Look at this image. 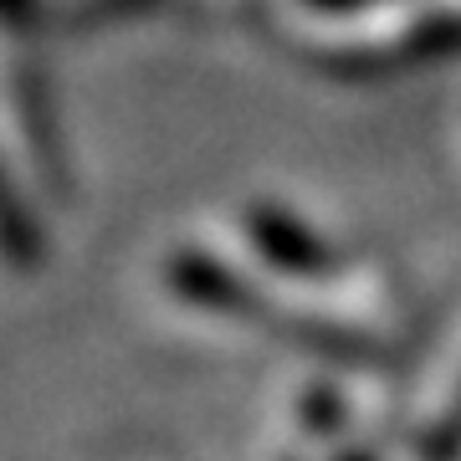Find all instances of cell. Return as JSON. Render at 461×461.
I'll use <instances>...</instances> for the list:
<instances>
[{"instance_id": "2", "label": "cell", "mask_w": 461, "mask_h": 461, "mask_svg": "<svg viewBox=\"0 0 461 461\" xmlns=\"http://www.w3.org/2000/svg\"><path fill=\"white\" fill-rule=\"evenodd\" d=\"M236 236L247 247V262L262 267L267 277L277 282L318 287V282L344 277V251L282 200H247L236 211Z\"/></svg>"}, {"instance_id": "6", "label": "cell", "mask_w": 461, "mask_h": 461, "mask_svg": "<svg viewBox=\"0 0 461 461\" xmlns=\"http://www.w3.org/2000/svg\"><path fill=\"white\" fill-rule=\"evenodd\" d=\"M297 5L313 21H354L364 11H375V5H390V0H297Z\"/></svg>"}, {"instance_id": "3", "label": "cell", "mask_w": 461, "mask_h": 461, "mask_svg": "<svg viewBox=\"0 0 461 461\" xmlns=\"http://www.w3.org/2000/svg\"><path fill=\"white\" fill-rule=\"evenodd\" d=\"M41 262H47V230L36 215V195L0 154V277L26 282L41 272Z\"/></svg>"}, {"instance_id": "5", "label": "cell", "mask_w": 461, "mask_h": 461, "mask_svg": "<svg viewBox=\"0 0 461 461\" xmlns=\"http://www.w3.org/2000/svg\"><path fill=\"white\" fill-rule=\"evenodd\" d=\"M36 32V0H0V47L26 41Z\"/></svg>"}, {"instance_id": "1", "label": "cell", "mask_w": 461, "mask_h": 461, "mask_svg": "<svg viewBox=\"0 0 461 461\" xmlns=\"http://www.w3.org/2000/svg\"><path fill=\"white\" fill-rule=\"evenodd\" d=\"M0 154L36 200H72V159L41 62L26 41L0 47Z\"/></svg>"}, {"instance_id": "4", "label": "cell", "mask_w": 461, "mask_h": 461, "mask_svg": "<svg viewBox=\"0 0 461 461\" xmlns=\"http://www.w3.org/2000/svg\"><path fill=\"white\" fill-rule=\"evenodd\" d=\"M159 0H72L67 5V26H113L123 16H139V11H154Z\"/></svg>"}]
</instances>
